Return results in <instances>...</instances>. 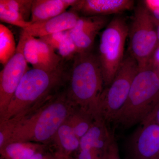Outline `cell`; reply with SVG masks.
<instances>
[{
  "label": "cell",
  "instance_id": "24",
  "mask_svg": "<svg viewBox=\"0 0 159 159\" xmlns=\"http://www.w3.org/2000/svg\"><path fill=\"white\" fill-rule=\"evenodd\" d=\"M68 31L49 34V35L39 38V39L44 42L51 46L54 50H57L61 43L67 34Z\"/></svg>",
  "mask_w": 159,
  "mask_h": 159
},
{
  "label": "cell",
  "instance_id": "12",
  "mask_svg": "<svg viewBox=\"0 0 159 159\" xmlns=\"http://www.w3.org/2000/svg\"><path fill=\"white\" fill-rule=\"evenodd\" d=\"M80 17L78 12L71 8L56 17L42 22L31 24L23 30L29 35L39 38L49 34L70 31L76 25Z\"/></svg>",
  "mask_w": 159,
  "mask_h": 159
},
{
  "label": "cell",
  "instance_id": "8",
  "mask_svg": "<svg viewBox=\"0 0 159 159\" xmlns=\"http://www.w3.org/2000/svg\"><path fill=\"white\" fill-rule=\"evenodd\" d=\"M29 70L19 40L15 54L0 73V117L6 112L18 86Z\"/></svg>",
  "mask_w": 159,
  "mask_h": 159
},
{
  "label": "cell",
  "instance_id": "19",
  "mask_svg": "<svg viewBox=\"0 0 159 159\" xmlns=\"http://www.w3.org/2000/svg\"><path fill=\"white\" fill-rule=\"evenodd\" d=\"M17 46L11 30L0 24V62L3 66L12 58L16 52Z\"/></svg>",
  "mask_w": 159,
  "mask_h": 159
},
{
  "label": "cell",
  "instance_id": "28",
  "mask_svg": "<svg viewBox=\"0 0 159 159\" xmlns=\"http://www.w3.org/2000/svg\"><path fill=\"white\" fill-rule=\"evenodd\" d=\"M29 159H63L58 155L56 152H47L46 150L34 154Z\"/></svg>",
  "mask_w": 159,
  "mask_h": 159
},
{
  "label": "cell",
  "instance_id": "5",
  "mask_svg": "<svg viewBox=\"0 0 159 159\" xmlns=\"http://www.w3.org/2000/svg\"><path fill=\"white\" fill-rule=\"evenodd\" d=\"M129 25L126 20L117 15L106 26L99 40V63L104 88L110 84L124 59V49L128 37Z\"/></svg>",
  "mask_w": 159,
  "mask_h": 159
},
{
  "label": "cell",
  "instance_id": "6",
  "mask_svg": "<svg viewBox=\"0 0 159 159\" xmlns=\"http://www.w3.org/2000/svg\"><path fill=\"white\" fill-rule=\"evenodd\" d=\"M139 71L138 63L129 54L124 57L110 84L104 88L99 98L97 115L107 123L112 122L123 107Z\"/></svg>",
  "mask_w": 159,
  "mask_h": 159
},
{
  "label": "cell",
  "instance_id": "25",
  "mask_svg": "<svg viewBox=\"0 0 159 159\" xmlns=\"http://www.w3.org/2000/svg\"><path fill=\"white\" fill-rule=\"evenodd\" d=\"M102 159H121L119 155V147L113 134H111L107 148L103 154Z\"/></svg>",
  "mask_w": 159,
  "mask_h": 159
},
{
  "label": "cell",
  "instance_id": "29",
  "mask_svg": "<svg viewBox=\"0 0 159 159\" xmlns=\"http://www.w3.org/2000/svg\"><path fill=\"white\" fill-rule=\"evenodd\" d=\"M143 4L150 12L159 10V0H145Z\"/></svg>",
  "mask_w": 159,
  "mask_h": 159
},
{
  "label": "cell",
  "instance_id": "27",
  "mask_svg": "<svg viewBox=\"0 0 159 159\" xmlns=\"http://www.w3.org/2000/svg\"><path fill=\"white\" fill-rule=\"evenodd\" d=\"M147 67L154 71L159 76V44L152 55Z\"/></svg>",
  "mask_w": 159,
  "mask_h": 159
},
{
  "label": "cell",
  "instance_id": "34",
  "mask_svg": "<svg viewBox=\"0 0 159 159\" xmlns=\"http://www.w3.org/2000/svg\"><path fill=\"white\" fill-rule=\"evenodd\" d=\"M157 159H159V156L158 157Z\"/></svg>",
  "mask_w": 159,
  "mask_h": 159
},
{
  "label": "cell",
  "instance_id": "2",
  "mask_svg": "<svg viewBox=\"0 0 159 159\" xmlns=\"http://www.w3.org/2000/svg\"><path fill=\"white\" fill-rule=\"evenodd\" d=\"M73 59L66 93L75 107L96 118L99 98L104 88L98 56L90 51L77 53Z\"/></svg>",
  "mask_w": 159,
  "mask_h": 159
},
{
  "label": "cell",
  "instance_id": "13",
  "mask_svg": "<svg viewBox=\"0 0 159 159\" xmlns=\"http://www.w3.org/2000/svg\"><path fill=\"white\" fill-rule=\"evenodd\" d=\"M111 134L106 122L100 117H97L88 132L80 139L79 150L91 149L103 157L110 141Z\"/></svg>",
  "mask_w": 159,
  "mask_h": 159
},
{
  "label": "cell",
  "instance_id": "10",
  "mask_svg": "<svg viewBox=\"0 0 159 159\" xmlns=\"http://www.w3.org/2000/svg\"><path fill=\"white\" fill-rule=\"evenodd\" d=\"M134 137L132 151L134 159H157L159 156V125L150 122L141 123Z\"/></svg>",
  "mask_w": 159,
  "mask_h": 159
},
{
  "label": "cell",
  "instance_id": "4",
  "mask_svg": "<svg viewBox=\"0 0 159 159\" xmlns=\"http://www.w3.org/2000/svg\"><path fill=\"white\" fill-rule=\"evenodd\" d=\"M159 104V75L148 67L139 70L126 102L112 122L125 127L142 123Z\"/></svg>",
  "mask_w": 159,
  "mask_h": 159
},
{
  "label": "cell",
  "instance_id": "32",
  "mask_svg": "<svg viewBox=\"0 0 159 159\" xmlns=\"http://www.w3.org/2000/svg\"><path fill=\"white\" fill-rule=\"evenodd\" d=\"M151 13L154 18L159 21V10L154 11L153 12H151Z\"/></svg>",
  "mask_w": 159,
  "mask_h": 159
},
{
  "label": "cell",
  "instance_id": "17",
  "mask_svg": "<svg viewBox=\"0 0 159 159\" xmlns=\"http://www.w3.org/2000/svg\"><path fill=\"white\" fill-rule=\"evenodd\" d=\"M39 69L48 72L56 70L61 65V57L55 50L40 39L36 38Z\"/></svg>",
  "mask_w": 159,
  "mask_h": 159
},
{
  "label": "cell",
  "instance_id": "3",
  "mask_svg": "<svg viewBox=\"0 0 159 159\" xmlns=\"http://www.w3.org/2000/svg\"><path fill=\"white\" fill-rule=\"evenodd\" d=\"M62 64L56 70L30 69L26 72L12 96L0 122L22 116L53 95L62 83L66 73Z\"/></svg>",
  "mask_w": 159,
  "mask_h": 159
},
{
  "label": "cell",
  "instance_id": "14",
  "mask_svg": "<svg viewBox=\"0 0 159 159\" xmlns=\"http://www.w3.org/2000/svg\"><path fill=\"white\" fill-rule=\"evenodd\" d=\"M79 2V0H33L30 22H42L56 17Z\"/></svg>",
  "mask_w": 159,
  "mask_h": 159
},
{
  "label": "cell",
  "instance_id": "21",
  "mask_svg": "<svg viewBox=\"0 0 159 159\" xmlns=\"http://www.w3.org/2000/svg\"><path fill=\"white\" fill-rule=\"evenodd\" d=\"M33 0H1L0 6L18 12L26 21L29 20L31 15Z\"/></svg>",
  "mask_w": 159,
  "mask_h": 159
},
{
  "label": "cell",
  "instance_id": "33",
  "mask_svg": "<svg viewBox=\"0 0 159 159\" xmlns=\"http://www.w3.org/2000/svg\"><path fill=\"white\" fill-rule=\"evenodd\" d=\"M71 159H76V158H75L73 157L72 158H71Z\"/></svg>",
  "mask_w": 159,
  "mask_h": 159
},
{
  "label": "cell",
  "instance_id": "18",
  "mask_svg": "<svg viewBox=\"0 0 159 159\" xmlns=\"http://www.w3.org/2000/svg\"><path fill=\"white\" fill-rule=\"evenodd\" d=\"M95 117L84 110L75 107L66 122L72 129L77 136L81 139L91 128Z\"/></svg>",
  "mask_w": 159,
  "mask_h": 159
},
{
  "label": "cell",
  "instance_id": "23",
  "mask_svg": "<svg viewBox=\"0 0 159 159\" xmlns=\"http://www.w3.org/2000/svg\"><path fill=\"white\" fill-rule=\"evenodd\" d=\"M61 58L70 59L73 58L77 53V47L69 31L57 49Z\"/></svg>",
  "mask_w": 159,
  "mask_h": 159
},
{
  "label": "cell",
  "instance_id": "26",
  "mask_svg": "<svg viewBox=\"0 0 159 159\" xmlns=\"http://www.w3.org/2000/svg\"><path fill=\"white\" fill-rule=\"evenodd\" d=\"M76 159H102L98 152L89 149H79Z\"/></svg>",
  "mask_w": 159,
  "mask_h": 159
},
{
  "label": "cell",
  "instance_id": "9",
  "mask_svg": "<svg viewBox=\"0 0 159 159\" xmlns=\"http://www.w3.org/2000/svg\"><path fill=\"white\" fill-rule=\"evenodd\" d=\"M106 16H81L69 32L77 47V53L90 51L99 31L107 25Z\"/></svg>",
  "mask_w": 159,
  "mask_h": 159
},
{
  "label": "cell",
  "instance_id": "20",
  "mask_svg": "<svg viewBox=\"0 0 159 159\" xmlns=\"http://www.w3.org/2000/svg\"><path fill=\"white\" fill-rule=\"evenodd\" d=\"M19 40L21 42L23 54L27 62L31 64L33 68L39 69L36 38L29 35L22 29Z\"/></svg>",
  "mask_w": 159,
  "mask_h": 159
},
{
  "label": "cell",
  "instance_id": "22",
  "mask_svg": "<svg viewBox=\"0 0 159 159\" xmlns=\"http://www.w3.org/2000/svg\"><path fill=\"white\" fill-rule=\"evenodd\" d=\"M0 20L2 22L17 26L22 29L31 25L30 22L26 21L22 16L16 11L5 9L0 6Z\"/></svg>",
  "mask_w": 159,
  "mask_h": 159
},
{
  "label": "cell",
  "instance_id": "7",
  "mask_svg": "<svg viewBox=\"0 0 159 159\" xmlns=\"http://www.w3.org/2000/svg\"><path fill=\"white\" fill-rule=\"evenodd\" d=\"M129 26V52L138 63L139 70L145 68L159 44L153 16L144 4L134 8Z\"/></svg>",
  "mask_w": 159,
  "mask_h": 159
},
{
  "label": "cell",
  "instance_id": "1",
  "mask_svg": "<svg viewBox=\"0 0 159 159\" xmlns=\"http://www.w3.org/2000/svg\"><path fill=\"white\" fill-rule=\"evenodd\" d=\"M75 107L65 91L52 95L22 116L9 119L14 129L8 143L32 142L46 144L53 141L57 130Z\"/></svg>",
  "mask_w": 159,
  "mask_h": 159
},
{
  "label": "cell",
  "instance_id": "31",
  "mask_svg": "<svg viewBox=\"0 0 159 159\" xmlns=\"http://www.w3.org/2000/svg\"><path fill=\"white\" fill-rule=\"evenodd\" d=\"M153 18L156 27L157 36L159 42V21L156 19L155 18H154V17Z\"/></svg>",
  "mask_w": 159,
  "mask_h": 159
},
{
  "label": "cell",
  "instance_id": "11",
  "mask_svg": "<svg viewBox=\"0 0 159 159\" xmlns=\"http://www.w3.org/2000/svg\"><path fill=\"white\" fill-rule=\"evenodd\" d=\"M132 0H81L73 7L84 16H106L119 15L134 9Z\"/></svg>",
  "mask_w": 159,
  "mask_h": 159
},
{
  "label": "cell",
  "instance_id": "16",
  "mask_svg": "<svg viewBox=\"0 0 159 159\" xmlns=\"http://www.w3.org/2000/svg\"><path fill=\"white\" fill-rule=\"evenodd\" d=\"M46 147V144L35 142H11L0 149L1 159H29Z\"/></svg>",
  "mask_w": 159,
  "mask_h": 159
},
{
  "label": "cell",
  "instance_id": "15",
  "mask_svg": "<svg viewBox=\"0 0 159 159\" xmlns=\"http://www.w3.org/2000/svg\"><path fill=\"white\" fill-rule=\"evenodd\" d=\"M55 152L63 159H71L72 155L79 149L80 139L66 122L57 130L53 141Z\"/></svg>",
  "mask_w": 159,
  "mask_h": 159
},
{
  "label": "cell",
  "instance_id": "30",
  "mask_svg": "<svg viewBox=\"0 0 159 159\" xmlns=\"http://www.w3.org/2000/svg\"><path fill=\"white\" fill-rule=\"evenodd\" d=\"M150 121L156 122L159 125V104L154 111L142 123Z\"/></svg>",
  "mask_w": 159,
  "mask_h": 159
}]
</instances>
